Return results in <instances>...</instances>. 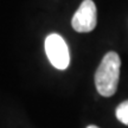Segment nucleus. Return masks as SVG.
I'll return each instance as SVG.
<instances>
[{"label": "nucleus", "mask_w": 128, "mask_h": 128, "mask_svg": "<svg viewBox=\"0 0 128 128\" xmlns=\"http://www.w3.org/2000/svg\"><path fill=\"white\" fill-rule=\"evenodd\" d=\"M121 60L114 51H109L102 58L95 72V86L98 94L104 97L113 96L116 92L120 78Z\"/></svg>", "instance_id": "1"}, {"label": "nucleus", "mask_w": 128, "mask_h": 128, "mask_svg": "<svg viewBox=\"0 0 128 128\" xmlns=\"http://www.w3.org/2000/svg\"><path fill=\"white\" fill-rule=\"evenodd\" d=\"M45 52L50 63L58 70H65L70 63L69 48L63 37L51 33L45 39Z\"/></svg>", "instance_id": "2"}, {"label": "nucleus", "mask_w": 128, "mask_h": 128, "mask_svg": "<svg viewBox=\"0 0 128 128\" xmlns=\"http://www.w3.org/2000/svg\"><path fill=\"white\" fill-rule=\"evenodd\" d=\"M96 5L92 0H83L71 20L72 28L76 32L87 33L96 28L97 23Z\"/></svg>", "instance_id": "3"}, {"label": "nucleus", "mask_w": 128, "mask_h": 128, "mask_svg": "<svg viewBox=\"0 0 128 128\" xmlns=\"http://www.w3.org/2000/svg\"><path fill=\"white\" fill-rule=\"evenodd\" d=\"M115 114H116V118L120 122L128 126V100L118 106Z\"/></svg>", "instance_id": "4"}, {"label": "nucleus", "mask_w": 128, "mask_h": 128, "mask_svg": "<svg viewBox=\"0 0 128 128\" xmlns=\"http://www.w3.org/2000/svg\"><path fill=\"white\" fill-rule=\"evenodd\" d=\"M87 128H100V127H97V126H94V124H92V126H88Z\"/></svg>", "instance_id": "5"}]
</instances>
